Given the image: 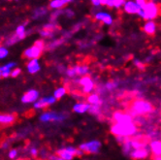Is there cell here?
<instances>
[{"label": "cell", "instance_id": "31", "mask_svg": "<svg viewBox=\"0 0 161 160\" xmlns=\"http://www.w3.org/2000/svg\"><path fill=\"white\" fill-rule=\"evenodd\" d=\"M134 64H135V66H136L139 70H141V71L145 70V68H146L145 62H142V61H140V60H135V61H134Z\"/></svg>", "mask_w": 161, "mask_h": 160}, {"label": "cell", "instance_id": "14", "mask_svg": "<svg viewBox=\"0 0 161 160\" xmlns=\"http://www.w3.org/2000/svg\"><path fill=\"white\" fill-rule=\"evenodd\" d=\"M38 98H39V92H38V91L35 90V89H30L24 96L21 97V102L25 103V104H27V103H33V102L37 101Z\"/></svg>", "mask_w": 161, "mask_h": 160}, {"label": "cell", "instance_id": "44", "mask_svg": "<svg viewBox=\"0 0 161 160\" xmlns=\"http://www.w3.org/2000/svg\"><path fill=\"white\" fill-rule=\"evenodd\" d=\"M62 1L65 3V5L66 4H68V3H70V2H72V1H74V0H62Z\"/></svg>", "mask_w": 161, "mask_h": 160}, {"label": "cell", "instance_id": "43", "mask_svg": "<svg viewBox=\"0 0 161 160\" xmlns=\"http://www.w3.org/2000/svg\"><path fill=\"white\" fill-rule=\"evenodd\" d=\"M30 153H31V155H33V156H36L37 153H38V152H37L36 148H32V150L30 151Z\"/></svg>", "mask_w": 161, "mask_h": 160}, {"label": "cell", "instance_id": "45", "mask_svg": "<svg viewBox=\"0 0 161 160\" xmlns=\"http://www.w3.org/2000/svg\"><path fill=\"white\" fill-rule=\"evenodd\" d=\"M100 2H101V5H102V6H105V4H106V0H100Z\"/></svg>", "mask_w": 161, "mask_h": 160}, {"label": "cell", "instance_id": "18", "mask_svg": "<svg viewBox=\"0 0 161 160\" xmlns=\"http://www.w3.org/2000/svg\"><path fill=\"white\" fill-rule=\"evenodd\" d=\"M87 103L90 105H102L103 104V99L98 93H91L86 97Z\"/></svg>", "mask_w": 161, "mask_h": 160}, {"label": "cell", "instance_id": "25", "mask_svg": "<svg viewBox=\"0 0 161 160\" xmlns=\"http://www.w3.org/2000/svg\"><path fill=\"white\" fill-rule=\"evenodd\" d=\"M67 92V90L65 87H59V88H57L55 91H54V93H53V96L56 98V99H60L62 98Z\"/></svg>", "mask_w": 161, "mask_h": 160}, {"label": "cell", "instance_id": "20", "mask_svg": "<svg viewBox=\"0 0 161 160\" xmlns=\"http://www.w3.org/2000/svg\"><path fill=\"white\" fill-rule=\"evenodd\" d=\"M75 69H76V74L77 76H85L87 75L89 73V67L86 65H77L75 66Z\"/></svg>", "mask_w": 161, "mask_h": 160}, {"label": "cell", "instance_id": "10", "mask_svg": "<svg viewBox=\"0 0 161 160\" xmlns=\"http://www.w3.org/2000/svg\"><path fill=\"white\" fill-rule=\"evenodd\" d=\"M77 148L73 146H67L64 147L62 150L57 152V155H58L59 159L63 160H70L73 159L75 155H77Z\"/></svg>", "mask_w": 161, "mask_h": 160}, {"label": "cell", "instance_id": "19", "mask_svg": "<svg viewBox=\"0 0 161 160\" xmlns=\"http://www.w3.org/2000/svg\"><path fill=\"white\" fill-rule=\"evenodd\" d=\"M15 119L16 118L14 115H8V113H6V115L1 113L0 115V123L2 124H11L15 121Z\"/></svg>", "mask_w": 161, "mask_h": 160}, {"label": "cell", "instance_id": "23", "mask_svg": "<svg viewBox=\"0 0 161 160\" xmlns=\"http://www.w3.org/2000/svg\"><path fill=\"white\" fill-rule=\"evenodd\" d=\"M102 105H90V108L88 110V112L91 113V115H94V116H99L101 113V109Z\"/></svg>", "mask_w": 161, "mask_h": 160}, {"label": "cell", "instance_id": "13", "mask_svg": "<svg viewBox=\"0 0 161 160\" xmlns=\"http://www.w3.org/2000/svg\"><path fill=\"white\" fill-rule=\"evenodd\" d=\"M55 101H56V98L54 96L45 97V98H42L38 101H35V103H34V108L35 109H44L46 107L53 104V103H55Z\"/></svg>", "mask_w": 161, "mask_h": 160}, {"label": "cell", "instance_id": "7", "mask_svg": "<svg viewBox=\"0 0 161 160\" xmlns=\"http://www.w3.org/2000/svg\"><path fill=\"white\" fill-rule=\"evenodd\" d=\"M112 119L114 123H129L134 121V118L129 113L116 111L112 116Z\"/></svg>", "mask_w": 161, "mask_h": 160}, {"label": "cell", "instance_id": "15", "mask_svg": "<svg viewBox=\"0 0 161 160\" xmlns=\"http://www.w3.org/2000/svg\"><path fill=\"white\" fill-rule=\"evenodd\" d=\"M143 30L144 32L148 36H153L154 34L156 33L157 30V25L155 24L154 19L153 20H146L145 25L143 26Z\"/></svg>", "mask_w": 161, "mask_h": 160}, {"label": "cell", "instance_id": "33", "mask_svg": "<svg viewBox=\"0 0 161 160\" xmlns=\"http://www.w3.org/2000/svg\"><path fill=\"white\" fill-rule=\"evenodd\" d=\"M126 0H114V8H116V9H119L120 7H122L124 5Z\"/></svg>", "mask_w": 161, "mask_h": 160}, {"label": "cell", "instance_id": "21", "mask_svg": "<svg viewBox=\"0 0 161 160\" xmlns=\"http://www.w3.org/2000/svg\"><path fill=\"white\" fill-rule=\"evenodd\" d=\"M118 86H119L118 82L111 81V82L106 83V84H105V86H103V89L109 91V92H111V91H113V90L116 89V88L118 87Z\"/></svg>", "mask_w": 161, "mask_h": 160}, {"label": "cell", "instance_id": "1", "mask_svg": "<svg viewBox=\"0 0 161 160\" xmlns=\"http://www.w3.org/2000/svg\"><path fill=\"white\" fill-rule=\"evenodd\" d=\"M154 112V107L151 102L145 99H136L134 100L128 109V113L133 117H145L148 116Z\"/></svg>", "mask_w": 161, "mask_h": 160}, {"label": "cell", "instance_id": "36", "mask_svg": "<svg viewBox=\"0 0 161 160\" xmlns=\"http://www.w3.org/2000/svg\"><path fill=\"white\" fill-rule=\"evenodd\" d=\"M135 2H136V4L138 5V7H139L140 9L141 8H143L146 4H147V0H135Z\"/></svg>", "mask_w": 161, "mask_h": 160}, {"label": "cell", "instance_id": "17", "mask_svg": "<svg viewBox=\"0 0 161 160\" xmlns=\"http://www.w3.org/2000/svg\"><path fill=\"white\" fill-rule=\"evenodd\" d=\"M27 70L30 74H35L40 70V65L37 58H31L27 63Z\"/></svg>", "mask_w": 161, "mask_h": 160}, {"label": "cell", "instance_id": "16", "mask_svg": "<svg viewBox=\"0 0 161 160\" xmlns=\"http://www.w3.org/2000/svg\"><path fill=\"white\" fill-rule=\"evenodd\" d=\"M89 108H90V104H89V103H83V102H80V103H77V104L74 105L73 111L75 113H85L88 112Z\"/></svg>", "mask_w": 161, "mask_h": 160}, {"label": "cell", "instance_id": "11", "mask_svg": "<svg viewBox=\"0 0 161 160\" xmlns=\"http://www.w3.org/2000/svg\"><path fill=\"white\" fill-rule=\"evenodd\" d=\"M123 7V11L128 15H137L138 12H139V7L136 4L135 1H132V0H126Z\"/></svg>", "mask_w": 161, "mask_h": 160}, {"label": "cell", "instance_id": "22", "mask_svg": "<svg viewBox=\"0 0 161 160\" xmlns=\"http://www.w3.org/2000/svg\"><path fill=\"white\" fill-rule=\"evenodd\" d=\"M64 6H65V3L62 1V0H52L51 3H50V7L52 9H54V10L60 9Z\"/></svg>", "mask_w": 161, "mask_h": 160}, {"label": "cell", "instance_id": "40", "mask_svg": "<svg viewBox=\"0 0 161 160\" xmlns=\"http://www.w3.org/2000/svg\"><path fill=\"white\" fill-rule=\"evenodd\" d=\"M91 3H92V5L94 7H101V2H100V0H90Z\"/></svg>", "mask_w": 161, "mask_h": 160}, {"label": "cell", "instance_id": "29", "mask_svg": "<svg viewBox=\"0 0 161 160\" xmlns=\"http://www.w3.org/2000/svg\"><path fill=\"white\" fill-rule=\"evenodd\" d=\"M45 14H47V10L45 8H39L38 10H36L35 12H34V17L35 18L41 17V16H44Z\"/></svg>", "mask_w": 161, "mask_h": 160}, {"label": "cell", "instance_id": "39", "mask_svg": "<svg viewBox=\"0 0 161 160\" xmlns=\"http://www.w3.org/2000/svg\"><path fill=\"white\" fill-rule=\"evenodd\" d=\"M105 6H107L110 9H113L114 6V0H106V4Z\"/></svg>", "mask_w": 161, "mask_h": 160}, {"label": "cell", "instance_id": "46", "mask_svg": "<svg viewBox=\"0 0 161 160\" xmlns=\"http://www.w3.org/2000/svg\"><path fill=\"white\" fill-rule=\"evenodd\" d=\"M0 77H2V73H1V71H0Z\"/></svg>", "mask_w": 161, "mask_h": 160}, {"label": "cell", "instance_id": "8", "mask_svg": "<svg viewBox=\"0 0 161 160\" xmlns=\"http://www.w3.org/2000/svg\"><path fill=\"white\" fill-rule=\"evenodd\" d=\"M67 117L63 113H58L54 112H46L42 113L40 117V120L42 122H50V121H62Z\"/></svg>", "mask_w": 161, "mask_h": 160}, {"label": "cell", "instance_id": "38", "mask_svg": "<svg viewBox=\"0 0 161 160\" xmlns=\"http://www.w3.org/2000/svg\"><path fill=\"white\" fill-rule=\"evenodd\" d=\"M21 70L19 69V68H17V69L13 70L12 72H11V77H13V78H17L19 74H20Z\"/></svg>", "mask_w": 161, "mask_h": 160}, {"label": "cell", "instance_id": "2", "mask_svg": "<svg viewBox=\"0 0 161 160\" xmlns=\"http://www.w3.org/2000/svg\"><path fill=\"white\" fill-rule=\"evenodd\" d=\"M110 132L114 136L133 137L138 133V125L135 121L129 123H114L111 126Z\"/></svg>", "mask_w": 161, "mask_h": 160}, {"label": "cell", "instance_id": "24", "mask_svg": "<svg viewBox=\"0 0 161 160\" xmlns=\"http://www.w3.org/2000/svg\"><path fill=\"white\" fill-rule=\"evenodd\" d=\"M25 25H19V26H18L17 27V29H16V34L19 36V38L20 39V40H22V39H25Z\"/></svg>", "mask_w": 161, "mask_h": 160}, {"label": "cell", "instance_id": "26", "mask_svg": "<svg viewBox=\"0 0 161 160\" xmlns=\"http://www.w3.org/2000/svg\"><path fill=\"white\" fill-rule=\"evenodd\" d=\"M65 41V38H61V39H57V40H54L53 42H52L51 44L48 45V49L49 50H53L54 48H57V47H59V46L61 44H63Z\"/></svg>", "mask_w": 161, "mask_h": 160}, {"label": "cell", "instance_id": "35", "mask_svg": "<svg viewBox=\"0 0 161 160\" xmlns=\"http://www.w3.org/2000/svg\"><path fill=\"white\" fill-rule=\"evenodd\" d=\"M62 13H63V11H61V10H59V9H56V12L52 14V18H51V19H52V20L55 19L57 17H58L59 15H61Z\"/></svg>", "mask_w": 161, "mask_h": 160}, {"label": "cell", "instance_id": "5", "mask_svg": "<svg viewBox=\"0 0 161 160\" xmlns=\"http://www.w3.org/2000/svg\"><path fill=\"white\" fill-rule=\"evenodd\" d=\"M78 84L80 87H82V93L83 94L91 93L95 88V84L93 82V80L87 75L82 76V78L78 81Z\"/></svg>", "mask_w": 161, "mask_h": 160}, {"label": "cell", "instance_id": "41", "mask_svg": "<svg viewBox=\"0 0 161 160\" xmlns=\"http://www.w3.org/2000/svg\"><path fill=\"white\" fill-rule=\"evenodd\" d=\"M63 13H65L67 15V17H69V18H72L74 16V12H73V11H71V10H69V9L65 10Z\"/></svg>", "mask_w": 161, "mask_h": 160}, {"label": "cell", "instance_id": "30", "mask_svg": "<svg viewBox=\"0 0 161 160\" xmlns=\"http://www.w3.org/2000/svg\"><path fill=\"white\" fill-rule=\"evenodd\" d=\"M15 65H16V64H15L14 62L8 63V64L4 65V66H2V67H0V71H1V72H3V71H9V70H11V68H13Z\"/></svg>", "mask_w": 161, "mask_h": 160}, {"label": "cell", "instance_id": "42", "mask_svg": "<svg viewBox=\"0 0 161 160\" xmlns=\"http://www.w3.org/2000/svg\"><path fill=\"white\" fill-rule=\"evenodd\" d=\"M1 73H2V77L3 78H8L9 76H11V70H9V71H3Z\"/></svg>", "mask_w": 161, "mask_h": 160}, {"label": "cell", "instance_id": "9", "mask_svg": "<svg viewBox=\"0 0 161 160\" xmlns=\"http://www.w3.org/2000/svg\"><path fill=\"white\" fill-rule=\"evenodd\" d=\"M151 154V150H149L148 145L139 148H133L129 153V157L132 159H145L147 158Z\"/></svg>", "mask_w": 161, "mask_h": 160}, {"label": "cell", "instance_id": "12", "mask_svg": "<svg viewBox=\"0 0 161 160\" xmlns=\"http://www.w3.org/2000/svg\"><path fill=\"white\" fill-rule=\"evenodd\" d=\"M95 19L101 21L102 24H104L106 25H112L114 22V19L112 15L107 12H102V11L95 14Z\"/></svg>", "mask_w": 161, "mask_h": 160}, {"label": "cell", "instance_id": "6", "mask_svg": "<svg viewBox=\"0 0 161 160\" xmlns=\"http://www.w3.org/2000/svg\"><path fill=\"white\" fill-rule=\"evenodd\" d=\"M101 146L102 145L98 140H93V141L82 144L79 146V148H80V150H82L85 153L96 154V153H98L100 152Z\"/></svg>", "mask_w": 161, "mask_h": 160}, {"label": "cell", "instance_id": "27", "mask_svg": "<svg viewBox=\"0 0 161 160\" xmlns=\"http://www.w3.org/2000/svg\"><path fill=\"white\" fill-rule=\"evenodd\" d=\"M19 40H20V39L19 38V36L15 33L14 35H12L10 38H8V40L6 41L5 45H6V46H12V45L16 44V43H17L18 41H19Z\"/></svg>", "mask_w": 161, "mask_h": 160}, {"label": "cell", "instance_id": "28", "mask_svg": "<svg viewBox=\"0 0 161 160\" xmlns=\"http://www.w3.org/2000/svg\"><path fill=\"white\" fill-rule=\"evenodd\" d=\"M40 35H41L42 37H44V38H52V37L53 36V31L43 28V29L40 31Z\"/></svg>", "mask_w": 161, "mask_h": 160}, {"label": "cell", "instance_id": "34", "mask_svg": "<svg viewBox=\"0 0 161 160\" xmlns=\"http://www.w3.org/2000/svg\"><path fill=\"white\" fill-rule=\"evenodd\" d=\"M43 28L48 29V30H52V31H54V29L56 28V25H55L54 22H51V24H48V25H44V27H43Z\"/></svg>", "mask_w": 161, "mask_h": 160}, {"label": "cell", "instance_id": "4", "mask_svg": "<svg viewBox=\"0 0 161 160\" xmlns=\"http://www.w3.org/2000/svg\"><path fill=\"white\" fill-rule=\"evenodd\" d=\"M45 47H46V46H45L44 41L38 40V41H36L35 43H34V45L32 46L31 48L25 51L24 55L25 56V58H30V59L31 58H38L39 56L41 55L43 50L45 49Z\"/></svg>", "mask_w": 161, "mask_h": 160}, {"label": "cell", "instance_id": "32", "mask_svg": "<svg viewBox=\"0 0 161 160\" xmlns=\"http://www.w3.org/2000/svg\"><path fill=\"white\" fill-rule=\"evenodd\" d=\"M8 55V50L4 47H0V59L5 58Z\"/></svg>", "mask_w": 161, "mask_h": 160}, {"label": "cell", "instance_id": "3", "mask_svg": "<svg viewBox=\"0 0 161 160\" xmlns=\"http://www.w3.org/2000/svg\"><path fill=\"white\" fill-rule=\"evenodd\" d=\"M160 10L161 8L156 3L153 1H147L143 8L139 9V12L137 15L144 20H153L159 16Z\"/></svg>", "mask_w": 161, "mask_h": 160}, {"label": "cell", "instance_id": "37", "mask_svg": "<svg viewBox=\"0 0 161 160\" xmlns=\"http://www.w3.org/2000/svg\"><path fill=\"white\" fill-rule=\"evenodd\" d=\"M8 155H9V158L14 159V158H16V157L18 156V151H16V150L10 151V152H9V153H8Z\"/></svg>", "mask_w": 161, "mask_h": 160}]
</instances>
